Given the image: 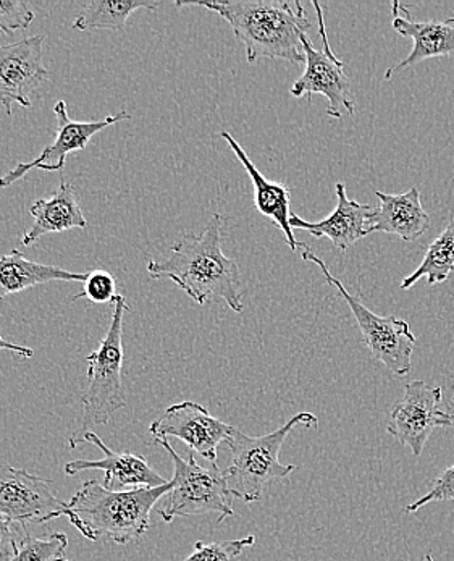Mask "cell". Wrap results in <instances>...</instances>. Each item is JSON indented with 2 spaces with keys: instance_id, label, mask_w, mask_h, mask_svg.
Masks as SVG:
<instances>
[{
  "instance_id": "26",
  "label": "cell",
  "mask_w": 454,
  "mask_h": 561,
  "mask_svg": "<svg viewBox=\"0 0 454 561\" xmlns=\"http://www.w3.org/2000/svg\"><path fill=\"white\" fill-rule=\"evenodd\" d=\"M36 15L32 7L20 0H0V33L12 34L26 30Z\"/></svg>"
},
{
  "instance_id": "7",
  "label": "cell",
  "mask_w": 454,
  "mask_h": 561,
  "mask_svg": "<svg viewBox=\"0 0 454 561\" xmlns=\"http://www.w3.org/2000/svg\"><path fill=\"white\" fill-rule=\"evenodd\" d=\"M155 444L164 447L174 461V489L168 494L167 505L161 510L162 519L172 523L178 516L205 515L219 513V523L235 515L232 506L225 476L219 466L202 468L196 461L195 454H189L188 460H183L172 447L167 438H154Z\"/></svg>"
},
{
  "instance_id": "12",
  "label": "cell",
  "mask_w": 454,
  "mask_h": 561,
  "mask_svg": "<svg viewBox=\"0 0 454 561\" xmlns=\"http://www.w3.org/2000/svg\"><path fill=\"white\" fill-rule=\"evenodd\" d=\"M233 426L217 420L196 401H182L167 408L164 416L151 424L149 432L154 438L175 437L188 445L193 454L217 465V450L225 444Z\"/></svg>"
},
{
  "instance_id": "24",
  "label": "cell",
  "mask_w": 454,
  "mask_h": 561,
  "mask_svg": "<svg viewBox=\"0 0 454 561\" xmlns=\"http://www.w3.org/2000/svg\"><path fill=\"white\" fill-rule=\"evenodd\" d=\"M256 542V537L247 536L243 539L223 540V542L205 543L199 540L195 543L191 556L183 561H236L238 557Z\"/></svg>"
},
{
  "instance_id": "23",
  "label": "cell",
  "mask_w": 454,
  "mask_h": 561,
  "mask_svg": "<svg viewBox=\"0 0 454 561\" xmlns=\"http://www.w3.org/2000/svg\"><path fill=\"white\" fill-rule=\"evenodd\" d=\"M67 543H69V537L63 533L33 537L26 530L16 546L15 557L10 561H57L66 553Z\"/></svg>"
},
{
  "instance_id": "2",
  "label": "cell",
  "mask_w": 454,
  "mask_h": 561,
  "mask_svg": "<svg viewBox=\"0 0 454 561\" xmlns=\"http://www.w3.org/2000/svg\"><path fill=\"white\" fill-rule=\"evenodd\" d=\"M176 7H205L222 16L246 47L249 66L260 59L304 62L303 39L311 28L303 3L287 0L251 2H176Z\"/></svg>"
},
{
  "instance_id": "22",
  "label": "cell",
  "mask_w": 454,
  "mask_h": 561,
  "mask_svg": "<svg viewBox=\"0 0 454 561\" xmlns=\"http://www.w3.org/2000/svg\"><path fill=\"white\" fill-rule=\"evenodd\" d=\"M454 272V219L450 220L446 229L439 234L435 241H432L427 248L426 256L419 267L408 277L403 278L399 288L401 290H411L418 285L420 278H427V285L435 287L449 280Z\"/></svg>"
},
{
  "instance_id": "27",
  "label": "cell",
  "mask_w": 454,
  "mask_h": 561,
  "mask_svg": "<svg viewBox=\"0 0 454 561\" xmlns=\"http://www.w3.org/2000/svg\"><path fill=\"white\" fill-rule=\"evenodd\" d=\"M436 502H454V465L440 472L430 491L412 502L411 505L406 506V513L419 512L423 506Z\"/></svg>"
},
{
  "instance_id": "14",
  "label": "cell",
  "mask_w": 454,
  "mask_h": 561,
  "mask_svg": "<svg viewBox=\"0 0 454 561\" xmlns=\"http://www.w3.org/2000/svg\"><path fill=\"white\" fill-rule=\"evenodd\" d=\"M335 192L337 206L327 219L307 222L298 214H291L290 226L293 230L307 231L314 238H328L335 248L348 251L352 244L371 234V219L377 207L348 198L347 185L344 182L335 185Z\"/></svg>"
},
{
  "instance_id": "17",
  "label": "cell",
  "mask_w": 454,
  "mask_h": 561,
  "mask_svg": "<svg viewBox=\"0 0 454 561\" xmlns=\"http://www.w3.org/2000/svg\"><path fill=\"white\" fill-rule=\"evenodd\" d=\"M220 136L225 139L233 154H235L236 159L245 167L247 175H249L251 182H253L254 204H256V209L259 210L263 216H266L267 219H270V222L279 227L281 233L287 238V243L288 247L291 248V251L306 250L307 244L296 240L293 229H291L290 226V190H288L287 186L280 185V183L267 180L266 176L260 173V170L254 165V162L251 161L249 156L246 154L242 145L233 138L232 133L222 131Z\"/></svg>"
},
{
  "instance_id": "19",
  "label": "cell",
  "mask_w": 454,
  "mask_h": 561,
  "mask_svg": "<svg viewBox=\"0 0 454 561\" xmlns=\"http://www.w3.org/2000/svg\"><path fill=\"white\" fill-rule=\"evenodd\" d=\"M30 214L35 222L23 233L22 247H33L39 238L49 233L84 230L88 227L86 217L78 203L77 190L66 179L60 180L59 188L49 199L35 201Z\"/></svg>"
},
{
  "instance_id": "18",
  "label": "cell",
  "mask_w": 454,
  "mask_h": 561,
  "mask_svg": "<svg viewBox=\"0 0 454 561\" xmlns=\"http://www.w3.org/2000/svg\"><path fill=\"white\" fill-rule=\"evenodd\" d=\"M381 206L371 219V233L396 234L403 241L419 240L432 227L429 214L423 209L420 192L412 186L409 192L401 195L375 192Z\"/></svg>"
},
{
  "instance_id": "10",
  "label": "cell",
  "mask_w": 454,
  "mask_h": 561,
  "mask_svg": "<svg viewBox=\"0 0 454 561\" xmlns=\"http://www.w3.org/2000/svg\"><path fill=\"white\" fill-rule=\"evenodd\" d=\"M442 387L427 386L422 380L409 382L405 396L393 407L386 431L399 444L411 448L415 457H420L436 427L454 424L452 417L442 410Z\"/></svg>"
},
{
  "instance_id": "13",
  "label": "cell",
  "mask_w": 454,
  "mask_h": 561,
  "mask_svg": "<svg viewBox=\"0 0 454 561\" xmlns=\"http://www.w3.org/2000/svg\"><path fill=\"white\" fill-rule=\"evenodd\" d=\"M44 36L0 46V105L12 115L13 104L32 107V94L50 71L44 66Z\"/></svg>"
},
{
  "instance_id": "25",
  "label": "cell",
  "mask_w": 454,
  "mask_h": 561,
  "mask_svg": "<svg viewBox=\"0 0 454 561\" xmlns=\"http://www.w3.org/2000/svg\"><path fill=\"white\" fill-rule=\"evenodd\" d=\"M86 298L91 302L104 305L114 302L117 298V282L107 271H88V278L83 282V291L73 295L71 299Z\"/></svg>"
},
{
  "instance_id": "30",
  "label": "cell",
  "mask_w": 454,
  "mask_h": 561,
  "mask_svg": "<svg viewBox=\"0 0 454 561\" xmlns=\"http://www.w3.org/2000/svg\"><path fill=\"white\" fill-rule=\"evenodd\" d=\"M449 400L443 401L442 403V410L445 411L446 414H449L450 417H452V421L454 423V377L452 379V382H450L449 387Z\"/></svg>"
},
{
  "instance_id": "32",
  "label": "cell",
  "mask_w": 454,
  "mask_h": 561,
  "mask_svg": "<svg viewBox=\"0 0 454 561\" xmlns=\"http://www.w3.org/2000/svg\"><path fill=\"white\" fill-rule=\"evenodd\" d=\"M57 561H70V560H67L66 557H62V559H59Z\"/></svg>"
},
{
  "instance_id": "1",
  "label": "cell",
  "mask_w": 454,
  "mask_h": 561,
  "mask_svg": "<svg viewBox=\"0 0 454 561\" xmlns=\"http://www.w3.org/2000/svg\"><path fill=\"white\" fill-rule=\"evenodd\" d=\"M223 222L222 214H213L201 234H183L171 248V257L148 263V274L174 282L198 305L223 301L240 314L245 309L242 278L238 264L223 254Z\"/></svg>"
},
{
  "instance_id": "16",
  "label": "cell",
  "mask_w": 454,
  "mask_h": 561,
  "mask_svg": "<svg viewBox=\"0 0 454 561\" xmlns=\"http://www.w3.org/2000/svg\"><path fill=\"white\" fill-rule=\"evenodd\" d=\"M393 30L401 36L412 39V50L398 66L385 71V80H392L396 73L406 68L418 66L423 60L435 57L454 56V26L446 22H416L409 9L403 5L405 16L399 15L398 2H393Z\"/></svg>"
},
{
  "instance_id": "4",
  "label": "cell",
  "mask_w": 454,
  "mask_h": 561,
  "mask_svg": "<svg viewBox=\"0 0 454 561\" xmlns=\"http://www.w3.org/2000/svg\"><path fill=\"white\" fill-rule=\"evenodd\" d=\"M130 311L127 299L117 295L110 325L100 346L86 356L88 387L81 393V417L77 431L70 435V448L83 444L91 427L103 426L117 411L127 407L124 387V319Z\"/></svg>"
},
{
  "instance_id": "5",
  "label": "cell",
  "mask_w": 454,
  "mask_h": 561,
  "mask_svg": "<svg viewBox=\"0 0 454 561\" xmlns=\"http://www.w3.org/2000/svg\"><path fill=\"white\" fill-rule=\"evenodd\" d=\"M315 430L318 420L313 413H298L288 423L270 434L249 437L233 427L226 447L232 451V462L223 471L230 495L245 503H256L272 482L288 478L296 471V465H283L279 455L284 440L294 427Z\"/></svg>"
},
{
  "instance_id": "15",
  "label": "cell",
  "mask_w": 454,
  "mask_h": 561,
  "mask_svg": "<svg viewBox=\"0 0 454 561\" xmlns=\"http://www.w3.org/2000/svg\"><path fill=\"white\" fill-rule=\"evenodd\" d=\"M83 442H91V444L96 445L103 451L104 458L96 461L74 460L67 462V476L100 469V471H105L104 488L110 489V491H114V488H161V485L168 482L151 468L144 457H138L131 451L110 450L96 432H86Z\"/></svg>"
},
{
  "instance_id": "9",
  "label": "cell",
  "mask_w": 454,
  "mask_h": 561,
  "mask_svg": "<svg viewBox=\"0 0 454 561\" xmlns=\"http://www.w3.org/2000/svg\"><path fill=\"white\" fill-rule=\"evenodd\" d=\"M0 513L12 523L44 525L67 516L69 503L54 494L49 479L37 478L23 469L0 465Z\"/></svg>"
},
{
  "instance_id": "29",
  "label": "cell",
  "mask_w": 454,
  "mask_h": 561,
  "mask_svg": "<svg viewBox=\"0 0 454 561\" xmlns=\"http://www.w3.org/2000/svg\"><path fill=\"white\" fill-rule=\"evenodd\" d=\"M0 352H12L22 358H33L35 356V350L28 348V346L16 345V343L9 342L0 335Z\"/></svg>"
},
{
  "instance_id": "28",
  "label": "cell",
  "mask_w": 454,
  "mask_h": 561,
  "mask_svg": "<svg viewBox=\"0 0 454 561\" xmlns=\"http://www.w3.org/2000/svg\"><path fill=\"white\" fill-rule=\"evenodd\" d=\"M16 533L13 523L0 513V561H10L16 552Z\"/></svg>"
},
{
  "instance_id": "6",
  "label": "cell",
  "mask_w": 454,
  "mask_h": 561,
  "mask_svg": "<svg viewBox=\"0 0 454 561\" xmlns=\"http://www.w3.org/2000/svg\"><path fill=\"white\" fill-rule=\"evenodd\" d=\"M301 257L306 263L317 265L328 285L337 288L340 297L350 306L352 316L358 322L359 331L362 333V340H364L365 346H368L372 356L379 363L384 364L386 369L395 376H408L412 367V352H415L416 343H418V339L411 332L408 322L395 318V316L382 318V316L374 314L361 299L356 298L345 288V285L328 271L327 264L321 257L315 256L310 248L301 251Z\"/></svg>"
},
{
  "instance_id": "20",
  "label": "cell",
  "mask_w": 454,
  "mask_h": 561,
  "mask_svg": "<svg viewBox=\"0 0 454 561\" xmlns=\"http://www.w3.org/2000/svg\"><path fill=\"white\" fill-rule=\"evenodd\" d=\"M88 272H70L57 265L40 264L28 260L22 251L12 250L0 257V299L30 290L50 282H81Z\"/></svg>"
},
{
  "instance_id": "11",
  "label": "cell",
  "mask_w": 454,
  "mask_h": 561,
  "mask_svg": "<svg viewBox=\"0 0 454 561\" xmlns=\"http://www.w3.org/2000/svg\"><path fill=\"white\" fill-rule=\"evenodd\" d=\"M57 117L56 139L50 142L36 159L30 162H20L12 170L0 176V188L13 185L19 180L25 179L32 170H46V172H62L66 167L67 156L71 152L83 151L94 135L118 124L130 121L131 115L121 111L117 115H107L103 121L77 122L71 121L69 107L66 101H59L54 107Z\"/></svg>"
},
{
  "instance_id": "31",
  "label": "cell",
  "mask_w": 454,
  "mask_h": 561,
  "mask_svg": "<svg viewBox=\"0 0 454 561\" xmlns=\"http://www.w3.org/2000/svg\"><path fill=\"white\" fill-rule=\"evenodd\" d=\"M446 23H450V25H453V23H454V15L452 16V19L446 20Z\"/></svg>"
},
{
  "instance_id": "21",
  "label": "cell",
  "mask_w": 454,
  "mask_h": 561,
  "mask_svg": "<svg viewBox=\"0 0 454 561\" xmlns=\"http://www.w3.org/2000/svg\"><path fill=\"white\" fill-rule=\"evenodd\" d=\"M161 5L154 0H91L74 19L73 28L80 32L112 30L124 32L131 13L138 9L155 10Z\"/></svg>"
},
{
  "instance_id": "3",
  "label": "cell",
  "mask_w": 454,
  "mask_h": 561,
  "mask_svg": "<svg viewBox=\"0 0 454 561\" xmlns=\"http://www.w3.org/2000/svg\"><path fill=\"white\" fill-rule=\"evenodd\" d=\"M174 482L161 488H137L110 491L101 482H84L69 502V522L86 539L101 537L125 546L144 536L151 526V512L158 502L171 494Z\"/></svg>"
},
{
  "instance_id": "8",
  "label": "cell",
  "mask_w": 454,
  "mask_h": 561,
  "mask_svg": "<svg viewBox=\"0 0 454 561\" xmlns=\"http://www.w3.org/2000/svg\"><path fill=\"white\" fill-rule=\"evenodd\" d=\"M318 20L322 49H315L307 34H304L303 50L306 70L290 88L293 98H307L313 102L314 94H322L328 101L327 115L331 118L344 117L345 112L354 115V96H352L350 78L345 73V62L335 56L328 43L327 26H325L324 10L318 2H313Z\"/></svg>"
}]
</instances>
